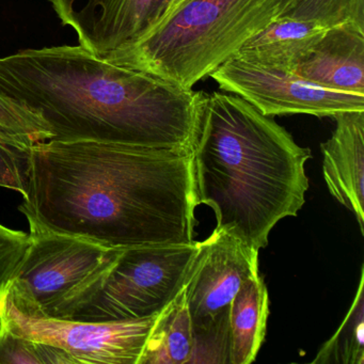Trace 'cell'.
<instances>
[{
	"label": "cell",
	"instance_id": "6da1fadb",
	"mask_svg": "<svg viewBox=\"0 0 364 364\" xmlns=\"http://www.w3.org/2000/svg\"><path fill=\"white\" fill-rule=\"evenodd\" d=\"M197 205L191 150L48 140L28 149L18 210L55 231L132 248L195 242Z\"/></svg>",
	"mask_w": 364,
	"mask_h": 364
},
{
	"label": "cell",
	"instance_id": "7a4b0ae2",
	"mask_svg": "<svg viewBox=\"0 0 364 364\" xmlns=\"http://www.w3.org/2000/svg\"><path fill=\"white\" fill-rule=\"evenodd\" d=\"M0 95L41 117L52 139L191 150L205 93L78 46L0 58Z\"/></svg>",
	"mask_w": 364,
	"mask_h": 364
},
{
	"label": "cell",
	"instance_id": "3957f363",
	"mask_svg": "<svg viewBox=\"0 0 364 364\" xmlns=\"http://www.w3.org/2000/svg\"><path fill=\"white\" fill-rule=\"evenodd\" d=\"M191 155L198 204L214 210L215 230L255 250L304 205L310 149L237 95H205Z\"/></svg>",
	"mask_w": 364,
	"mask_h": 364
},
{
	"label": "cell",
	"instance_id": "277c9868",
	"mask_svg": "<svg viewBox=\"0 0 364 364\" xmlns=\"http://www.w3.org/2000/svg\"><path fill=\"white\" fill-rule=\"evenodd\" d=\"M293 1L185 0L137 41L103 58L191 89Z\"/></svg>",
	"mask_w": 364,
	"mask_h": 364
},
{
	"label": "cell",
	"instance_id": "5b68a950",
	"mask_svg": "<svg viewBox=\"0 0 364 364\" xmlns=\"http://www.w3.org/2000/svg\"><path fill=\"white\" fill-rule=\"evenodd\" d=\"M26 219L29 247L8 284V296L24 314L72 319L101 291L125 248Z\"/></svg>",
	"mask_w": 364,
	"mask_h": 364
},
{
	"label": "cell",
	"instance_id": "8992f818",
	"mask_svg": "<svg viewBox=\"0 0 364 364\" xmlns=\"http://www.w3.org/2000/svg\"><path fill=\"white\" fill-rule=\"evenodd\" d=\"M259 251L225 231L199 242L185 283L195 353L191 363H229V314L242 283L259 276Z\"/></svg>",
	"mask_w": 364,
	"mask_h": 364
},
{
	"label": "cell",
	"instance_id": "52a82bcc",
	"mask_svg": "<svg viewBox=\"0 0 364 364\" xmlns=\"http://www.w3.org/2000/svg\"><path fill=\"white\" fill-rule=\"evenodd\" d=\"M199 242L125 248L101 291L76 312L86 321H122L159 314L186 283Z\"/></svg>",
	"mask_w": 364,
	"mask_h": 364
},
{
	"label": "cell",
	"instance_id": "ba28073f",
	"mask_svg": "<svg viewBox=\"0 0 364 364\" xmlns=\"http://www.w3.org/2000/svg\"><path fill=\"white\" fill-rule=\"evenodd\" d=\"M157 314L122 321L31 316L0 293V326L16 336L67 351L76 364H138Z\"/></svg>",
	"mask_w": 364,
	"mask_h": 364
},
{
	"label": "cell",
	"instance_id": "9c48e42d",
	"mask_svg": "<svg viewBox=\"0 0 364 364\" xmlns=\"http://www.w3.org/2000/svg\"><path fill=\"white\" fill-rule=\"evenodd\" d=\"M210 77L221 90L242 97L268 117L310 114L317 118L364 112V95L330 90L296 75L232 57Z\"/></svg>",
	"mask_w": 364,
	"mask_h": 364
},
{
	"label": "cell",
	"instance_id": "30bf717a",
	"mask_svg": "<svg viewBox=\"0 0 364 364\" xmlns=\"http://www.w3.org/2000/svg\"><path fill=\"white\" fill-rule=\"evenodd\" d=\"M173 0H50L63 26L80 46L104 57L154 28Z\"/></svg>",
	"mask_w": 364,
	"mask_h": 364
},
{
	"label": "cell",
	"instance_id": "8fae6325",
	"mask_svg": "<svg viewBox=\"0 0 364 364\" xmlns=\"http://www.w3.org/2000/svg\"><path fill=\"white\" fill-rule=\"evenodd\" d=\"M336 129L321 144L328 191L353 213L364 234V112L333 117Z\"/></svg>",
	"mask_w": 364,
	"mask_h": 364
},
{
	"label": "cell",
	"instance_id": "7c38bea8",
	"mask_svg": "<svg viewBox=\"0 0 364 364\" xmlns=\"http://www.w3.org/2000/svg\"><path fill=\"white\" fill-rule=\"evenodd\" d=\"M294 73L330 90L364 95V28L330 27Z\"/></svg>",
	"mask_w": 364,
	"mask_h": 364
},
{
	"label": "cell",
	"instance_id": "4fadbf2b",
	"mask_svg": "<svg viewBox=\"0 0 364 364\" xmlns=\"http://www.w3.org/2000/svg\"><path fill=\"white\" fill-rule=\"evenodd\" d=\"M326 27L309 21L278 18L247 40L235 57L294 72L323 37Z\"/></svg>",
	"mask_w": 364,
	"mask_h": 364
},
{
	"label": "cell",
	"instance_id": "5bb4252c",
	"mask_svg": "<svg viewBox=\"0 0 364 364\" xmlns=\"http://www.w3.org/2000/svg\"><path fill=\"white\" fill-rule=\"evenodd\" d=\"M269 296L261 276L247 279L230 306L229 364H250L263 344Z\"/></svg>",
	"mask_w": 364,
	"mask_h": 364
},
{
	"label": "cell",
	"instance_id": "9a60e30c",
	"mask_svg": "<svg viewBox=\"0 0 364 364\" xmlns=\"http://www.w3.org/2000/svg\"><path fill=\"white\" fill-rule=\"evenodd\" d=\"M193 353L195 336L183 287L157 314L138 364H191Z\"/></svg>",
	"mask_w": 364,
	"mask_h": 364
},
{
	"label": "cell",
	"instance_id": "2e32d148",
	"mask_svg": "<svg viewBox=\"0 0 364 364\" xmlns=\"http://www.w3.org/2000/svg\"><path fill=\"white\" fill-rule=\"evenodd\" d=\"M363 267L353 304L336 333L323 343L314 364H364Z\"/></svg>",
	"mask_w": 364,
	"mask_h": 364
},
{
	"label": "cell",
	"instance_id": "e0dca14e",
	"mask_svg": "<svg viewBox=\"0 0 364 364\" xmlns=\"http://www.w3.org/2000/svg\"><path fill=\"white\" fill-rule=\"evenodd\" d=\"M0 138L29 149L52 139V133L41 117L0 95Z\"/></svg>",
	"mask_w": 364,
	"mask_h": 364
},
{
	"label": "cell",
	"instance_id": "ac0fdd59",
	"mask_svg": "<svg viewBox=\"0 0 364 364\" xmlns=\"http://www.w3.org/2000/svg\"><path fill=\"white\" fill-rule=\"evenodd\" d=\"M317 23L326 28L341 24L364 28V0H294L280 18Z\"/></svg>",
	"mask_w": 364,
	"mask_h": 364
},
{
	"label": "cell",
	"instance_id": "d6986e66",
	"mask_svg": "<svg viewBox=\"0 0 364 364\" xmlns=\"http://www.w3.org/2000/svg\"><path fill=\"white\" fill-rule=\"evenodd\" d=\"M29 247V234L0 223V293L16 276Z\"/></svg>",
	"mask_w": 364,
	"mask_h": 364
},
{
	"label": "cell",
	"instance_id": "ffe728a7",
	"mask_svg": "<svg viewBox=\"0 0 364 364\" xmlns=\"http://www.w3.org/2000/svg\"><path fill=\"white\" fill-rule=\"evenodd\" d=\"M28 149L0 138V187L26 196Z\"/></svg>",
	"mask_w": 364,
	"mask_h": 364
},
{
	"label": "cell",
	"instance_id": "44dd1931",
	"mask_svg": "<svg viewBox=\"0 0 364 364\" xmlns=\"http://www.w3.org/2000/svg\"><path fill=\"white\" fill-rule=\"evenodd\" d=\"M0 364H42L40 343L16 336L0 326Z\"/></svg>",
	"mask_w": 364,
	"mask_h": 364
},
{
	"label": "cell",
	"instance_id": "7402d4cb",
	"mask_svg": "<svg viewBox=\"0 0 364 364\" xmlns=\"http://www.w3.org/2000/svg\"><path fill=\"white\" fill-rule=\"evenodd\" d=\"M183 1H185V0H173V1H172L171 6H170L169 10H168L167 14H166L165 18L168 16V14H170V12L173 11V10L176 9L178 5H181Z\"/></svg>",
	"mask_w": 364,
	"mask_h": 364
}]
</instances>
